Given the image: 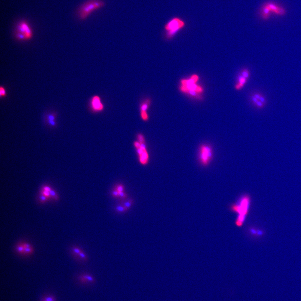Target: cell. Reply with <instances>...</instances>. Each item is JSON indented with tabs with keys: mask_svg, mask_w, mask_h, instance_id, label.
Wrapping results in <instances>:
<instances>
[{
	"mask_svg": "<svg viewBox=\"0 0 301 301\" xmlns=\"http://www.w3.org/2000/svg\"><path fill=\"white\" fill-rule=\"evenodd\" d=\"M79 255L80 256V257L82 258V259H84V260H87V258H86V255H85L84 253H83L82 251H81L80 254Z\"/></svg>",
	"mask_w": 301,
	"mask_h": 301,
	"instance_id": "27",
	"label": "cell"
},
{
	"mask_svg": "<svg viewBox=\"0 0 301 301\" xmlns=\"http://www.w3.org/2000/svg\"><path fill=\"white\" fill-rule=\"evenodd\" d=\"M250 99L253 105L259 109H264L267 103L266 97L261 92H253L250 95Z\"/></svg>",
	"mask_w": 301,
	"mask_h": 301,
	"instance_id": "8",
	"label": "cell"
},
{
	"mask_svg": "<svg viewBox=\"0 0 301 301\" xmlns=\"http://www.w3.org/2000/svg\"><path fill=\"white\" fill-rule=\"evenodd\" d=\"M199 80V76L196 74L192 75L190 78L182 79L180 81L179 91L195 99L202 100V94L204 92V88L197 84Z\"/></svg>",
	"mask_w": 301,
	"mask_h": 301,
	"instance_id": "1",
	"label": "cell"
},
{
	"mask_svg": "<svg viewBox=\"0 0 301 301\" xmlns=\"http://www.w3.org/2000/svg\"><path fill=\"white\" fill-rule=\"evenodd\" d=\"M41 301H56V299L53 295L48 294L44 296Z\"/></svg>",
	"mask_w": 301,
	"mask_h": 301,
	"instance_id": "14",
	"label": "cell"
},
{
	"mask_svg": "<svg viewBox=\"0 0 301 301\" xmlns=\"http://www.w3.org/2000/svg\"><path fill=\"white\" fill-rule=\"evenodd\" d=\"M213 148L210 144H203L198 149V161L201 166L206 167L210 164L213 157Z\"/></svg>",
	"mask_w": 301,
	"mask_h": 301,
	"instance_id": "6",
	"label": "cell"
},
{
	"mask_svg": "<svg viewBox=\"0 0 301 301\" xmlns=\"http://www.w3.org/2000/svg\"><path fill=\"white\" fill-rule=\"evenodd\" d=\"M250 76V72L248 68L243 69L238 75V82L235 86V90L240 91L244 88Z\"/></svg>",
	"mask_w": 301,
	"mask_h": 301,
	"instance_id": "9",
	"label": "cell"
},
{
	"mask_svg": "<svg viewBox=\"0 0 301 301\" xmlns=\"http://www.w3.org/2000/svg\"><path fill=\"white\" fill-rule=\"evenodd\" d=\"M116 210L118 212H125L126 211H127L126 208L123 206H118L116 207Z\"/></svg>",
	"mask_w": 301,
	"mask_h": 301,
	"instance_id": "16",
	"label": "cell"
},
{
	"mask_svg": "<svg viewBox=\"0 0 301 301\" xmlns=\"http://www.w3.org/2000/svg\"><path fill=\"white\" fill-rule=\"evenodd\" d=\"M23 246L24 248H31V246H30L29 244H24Z\"/></svg>",
	"mask_w": 301,
	"mask_h": 301,
	"instance_id": "32",
	"label": "cell"
},
{
	"mask_svg": "<svg viewBox=\"0 0 301 301\" xmlns=\"http://www.w3.org/2000/svg\"><path fill=\"white\" fill-rule=\"evenodd\" d=\"M6 95V93L4 88H3V87H1V88H0V95H1V97L5 96Z\"/></svg>",
	"mask_w": 301,
	"mask_h": 301,
	"instance_id": "20",
	"label": "cell"
},
{
	"mask_svg": "<svg viewBox=\"0 0 301 301\" xmlns=\"http://www.w3.org/2000/svg\"><path fill=\"white\" fill-rule=\"evenodd\" d=\"M49 123L52 126H54L55 125V123L54 122V120H49Z\"/></svg>",
	"mask_w": 301,
	"mask_h": 301,
	"instance_id": "33",
	"label": "cell"
},
{
	"mask_svg": "<svg viewBox=\"0 0 301 301\" xmlns=\"http://www.w3.org/2000/svg\"><path fill=\"white\" fill-rule=\"evenodd\" d=\"M73 250H74V252L75 253H77V254H79L80 253L81 251V250H80V249H79L78 248H74L73 249Z\"/></svg>",
	"mask_w": 301,
	"mask_h": 301,
	"instance_id": "30",
	"label": "cell"
},
{
	"mask_svg": "<svg viewBox=\"0 0 301 301\" xmlns=\"http://www.w3.org/2000/svg\"><path fill=\"white\" fill-rule=\"evenodd\" d=\"M127 197V194H126L124 192H119V197H121V198L125 199V198H126V197Z\"/></svg>",
	"mask_w": 301,
	"mask_h": 301,
	"instance_id": "24",
	"label": "cell"
},
{
	"mask_svg": "<svg viewBox=\"0 0 301 301\" xmlns=\"http://www.w3.org/2000/svg\"><path fill=\"white\" fill-rule=\"evenodd\" d=\"M18 252L22 253L24 252V248L23 246H19L17 248Z\"/></svg>",
	"mask_w": 301,
	"mask_h": 301,
	"instance_id": "22",
	"label": "cell"
},
{
	"mask_svg": "<svg viewBox=\"0 0 301 301\" xmlns=\"http://www.w3.org/2000/svg\"><path fill=\"white\" fill-rule=\"evenodd\" d=\"M50 194L51 196H52L55 200H58V196L56 194V192H55V191L52 190L50 192Z\"/></svg>",
	"mask_w": 301,
	"mask_h": 301,
	"instance_id": "19",
	"label": "cell"
},
{
	"mask_svg": "<svg viewBox=\"0 0 301 301\" xmlns=\"http://www.w3.org/2000/svg\"><path fill=\"white\" fill-rule=\"evenodd\" d=\"M112 194L113 197H116V198L119 197V192L117 190H116L113 191L112 192Z\"/></svg>",
	"mask_w": 301,
	"mask_h": 301,
	"instance_id": "21",
	"label": "cell"
},
{
	"mask_svg": "<svg viewBox=\"0 0 301 301\" xmlns=\"http://www.w3.org/2000/svg\"><path fill=\"white\" fill-rule=\"evenodd\" d=\"M138 140V142L140 143H144L145 142V139H144V136L141 134H138L137 136Z\"/></svg>",
	"mask_w": 301,
	"mask_h": 301,
	"instance_id": "17",
	"label": "cell"
},
{
	"mask_svg": "<svg viewBox=\"0 0 301 301\" xmlns=\"http://www.w3.org/2000/svg\"><path fill=\"white\" fill-rule=\"evenodd\" d=\"M250 203V198L248 195H244L240 198L239 201L230 206L232 211L237 212L238 216L235 221L237 226L241 227L244 224L246 216L248 214L249 205Z\"/></svg>",
	"mask_w": 301,
	"mask_h": 301,
	"instance_id": "3",
	"label": "cell"
},
{
	"mask_svg": "<svg viewBox=\"0 0 301 301\" xmlns=\"http://www.w3.org/2000/svg\"><path fill=\"white\" fill-rule=\"evenodd\" d=\"M185 22L181 18L174 17L171 19L164 26L165 38L168 40H171L179 31L185 26Z\"/></svg>",
	"mask_w": 301,
	"mask_h": 301,
	"instance_id": "5",
	"label": "cell"
},
{
	"mask_svg": "<svg viewBox=\"0 0 301 301\" xmlns=\"http://www.w3.org/2000/svg\"><path fill=\"white\" fill-rule=\"evenodd\" d=\"M32 249L31 248H24V252L26 253H30L32 252Z\"/></svg>",
	"mask_w": 301,
	"mask_h": 301,
	"instance_id": "26",
	"label": "cell"
},
{
	"mask_svg": "<svg viewBox=\"0 0 301 301\" xmlns=\"http://www.w3.org/2000/svg\"><path fill=\"white\" fill-rule=\"evenodd\" d=\"M91 107L92 110L95 112L102 111L104 106L102 102L101 98L98 95H95L91 98Z\"/></svg>",
	"mask_w": 301,
	"mask_h": 301,
	"instance_id": "11",
	"label": "cell"
},
{
	"mask_svg": "<svg viewBox=\"0 0 301 301\" xmlns=\"http://www.w3.org/2000/svg\"><path fill=\"white\" fill-rule=\"evenodd\" d=\"M43 190L46 191H48L50 192L52 190H51V189L49 187H48V186H45V187H44V188H43Z\"/></svg>",
	"mask_w": 301,
	"mask_h": 301,
	"instance_id": "29",
	"label": "cell"
},
{
	"mask_svg": "<svg viewBox=\"0 0 301 301\" xmlns=\"http://www.w3.org/2000/svg\"><path fill=\"white\" fill-rule=\"evenodd\" d=\"M40 198L41 202L42 203H44L47 200V197L44 195H41L40 197Z\"/></svg>",
	"mask_w": 301,
	"mask_h": 301,
	"instance_id": "25",
	"label": "cell"
},
{
	"mask_svg": "<svg viewBox=\"0 0 301 301\" xmlns=\"http://www.w3.org/2000/svg\"><path fill=\"white\" fill-rule=\"evenodd\" d=\"M17 32V37L19 39H29L32 36V29L26 21H21L18 24Z\"/></svg>",
	"mask_w": 301,
	"mask_h": 301,
	"instance_id": "7",
	"label": "cell"
},
{
	"mask_svg": "<svg viewBox=\"0 0 301 301\" xmlns=\"http://www.w3.org/2000/svg\"><path fill=\"white\" fill-rule=\"evenodd\" d=\"M287 13L286 9L280 4L273 1H267L264 3L259 8V16L261 19L267 21L271 16L284 17Z\"/></svg>",
	"mask_w": 301,
	"mask_h": 301,
	"instance_id": "2",
	"label": "cell"
},
{
	"mask_svg": "<svg viewBox=\"0 0 301 301\" xmlns=\"http://www.w3.org/2000/svg\"><path fill=\"white\" fill-rule=\"evenodd\" d=\"M105 5L103 0H88L79 8L78 17L81 20H84L93 12L105 7Z\"/></svg>",
	"mask_w": 301,
	"mask_h": 301,
	"instance_id": "4",
	"label": "cell"
},
{
	"mask_svg": "<svg viewBox=\"0 0 301 301\" xmlns=\"http://www.w3.org/2000/svg\"><path fill=\"white\" fill-rule=\"evenodd\" d=\"M134 147H135L136 149L140 148V142H138V141H135L134 143Z\"/></svg>",
	"mask_w": 301,
	"mask_h": 301,
	"instance_id": "28",
	"label": "cell"
},
{
	"mask_svg": "<svg viewBox=\"0 0 301 301\" xmlns=\"http://www.w3.org/2000/svg\"><path fill=\"white\" fill-rule=\"evenodd\" d=\"M48 119H49V120H54L55 117H54V116L49 115V116H48Z\"/></svg>",
	"mask_w": 301,
	"mask_h": 301,
	"instance_id": "31",
	"label": "cell"
},
{
	"mask_svg": "<svg viewBox=\"0 0 301 301\" xmlns=\"http://www.w3.org/2000/svg\"><path fill=\"white\" fill-rule=\"evenodd\" d=\"M42 194L43 195L46 197H48V198L50 197V196H51V195H50V192L48 191H46L45 190L43 191Z\"/></svg>",
	"mask_w": 301,
	"mask_h": 301,
	"instance_id": "23",
	"label": "cell"
},
{
	"mask_svg": "<svg viewBox=\"0 0 301 301\" xmlns=\"http://www.w3.org/2000/svg\"><path fill=\"white\" fill-rule=\"evenodd\" d=\"M152 103V99L149 98L144 99L140 102V115L141 118L144 121H147L149 119L148 116V109Z\"/></svg>",
	"mask_w": 301,
	"mask_h": 301,
	"instance_id": "10",
	"label": "cell"
},
{
	"mask_svg": "<svg viewBox=\"0 0 301 301\" xmlns=\"http://www.w3.org/2000/svg\"><path fill=\"white\" fill-rule=\"evenodd\" d=\"M119 192H124V188L123 185H119L117 186L116 189Z\"/></svg>",
	"mask_w": 301,
	"mask_h": 301,
	"instance_id": "18",
	"label": "cell"
},
{
	"mask_svg": "<svg viewBox=\"0 0 301 301\" xmlns=\"http://www.w3.org/2000/svg\"><path fill=\"white\" fill-rule=\"evenodd\" d=\"M133 203L134 201L132 199H129V200H128L126 202L123 203V206L128 210L130 208L131 206Z\"/></svg>",
	"mask_w": 301,
	"mask_h": 301,
	"instance_id": "15",
	"label": "cell"
},
{
	"mask_svg": "<svg viewBox=\"0 0 301 301\" xmlns=\"http://www.w3.org/2000/svg\"><path fill=\"white\" fill-rule=\"evenodd\" d=\"M149 156L148 152L144 151L143 153L139 156V161L142 165H146L149 161Z\"/></svg>",
	"mask_w": 301,
	"mask_h": 301,
	"instance_id": "13",
	"label": "cell"
},
{
	"mask_svg": "<svg viewBox=\"0 0 301 301\" xmlns=\"http://www.w3.org/2000/svg\"><path fill=\"white\" fill-rule=\"evenodd\" d=\"M79 280L82 284H94L95 282V278L89 274H84L79 277Z\"/></svg>",
	"mask_w": 301,
	"mask_h": 301,
	"instance_id": "12",
	"label": "cell"
}]
</instances>
